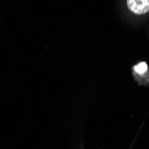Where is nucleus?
I'll list each match as a JSON object with an SVG mask.
<instances>
[{"label":"nucleus","instance_id":"1","mask_svg":"<svg viewBox=\"0 0 149 149\" xmlns=\"http://www.w3.org/2000/svg\"><path fill=\"white\" fill-rule=\"evenodd\" d=\"M127 6L135 15H145L149 12V0H128Z\"/></svg>","mask_w":149,"mask_h":149},{"label":"nucleus","instance_id":"2","mask_svg":"<svg viewBox=\"0 0 149 149\" xmlns=\"http://www.w3.org/2000/svg\"><path fill=\"white\" fill-rule=\"evenodd\" d=\"M133 71L139 75H143L148 71V66L146 62H140L133 67Z\"/></svg>","mask_w":149,"mask_h":149}]
</instances>
